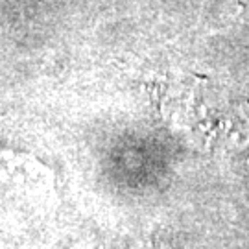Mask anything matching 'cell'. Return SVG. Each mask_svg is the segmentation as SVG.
Segmentation results:
<instances>
[{
    "instance_id": "obj_1",
    "label": "cell",
    "mask_w": 249,
    "mask_h": 249,
    "mask_svg": "<svg viewBox=\"0 0 249 249\" xmlns=\"http://www.w3.org/2000/svg\"><path fill=\"white\" fill-rule=\"evenodd\" d=\"M53 192V174L28 153L0 148V201L41 209Z\"/></svg>"
}]
</instances>
